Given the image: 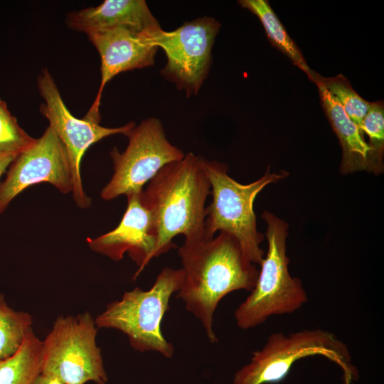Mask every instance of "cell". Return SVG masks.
I'll return each instance as SVG.
<instances>
[{
	"instance_id": "cell-1",
	"label": "cell",
	"mask_w": 384,
	"mask_h": 384,
	"mask_svg": "<svg viewBox=\"0 0 384 384\" xmlns=\"http://www.w3.org/2000/svg\"><path fill=\"white\" fill-rule=\"evenodd\" d=\"M178 255L184 275L177 297L201 321L209 341L216 343L213 324L219 302L232 292L251 291L259 270L245 257L237 240L225 232L210 239L183 243Z\"/></svg>"
},
{
	"instance_id": "cell-2",
	"label": "cell",
	"mask_w": 384,
	"mask_h": 384,
	"mask_svg": "<svg viewBox=\"0 0 384 384\" xmlns=\"http://www.w3.org/2000/svg\"><path fill=\"white\" fill-rule=\"evenodd\" d=\"M210 193L201 157L192 152L166 164L149 181L142 196L156 240L151 259L176 247L173 238L178 235H183V243L206 239V201Z\"/></svg>"
},
{
	"instance_id": "cell-3",
	"label": "cell",
	"mask_w": 384,
	"mask_h": 384,
	"mask_svg": "<svg viewBox=\"0 0 384 384\" xmlns=\"http://www.w3.org/2000/svg\"><path fill=\"white\" fill-rule=\"evenodd\" d=\"M201 163L212 194V202L206 208V239L213 238L218 231L227 233L237 240L245 257L260 265L265 257L260 247L265 236L257 228L254 201L265 187L286 178L289 173H270L268 168L259 179L242 184L228 175L226 164L202 157Z\"/></svg>"
},
{
	"instance_id": "cell-4",
	"label": "cell",
	"mask_w": 384,
	"mask_h": 384,
	"mask_svg": "<svg viewBox=\"0 0 384 384\" xmlns=\"http://www.w3.org/2000/svg\"><path fill=\"white\" fill-rule=\"evenodd\" d=\"M262 218L267 225V252L250 295L235 311L237 326L247 330L272 316L292 314L308 301L301 279L290 275L287 255L289 225L268 210Z\"/></svg>"
},
{
	"instance_id": "cell-5",
	"label": "cell",
	"mask_w": 384,
	"mask_h": 384,
	"mask_svg": "<svg viewBox=\"0 0 384 384\" xmlns=\"http://www.w3.org/2000/svg\"><path fill=\"white\" fill-rule=\"evenodd\" d=\"M183 275L182 268H163L149 290L135 287L126 292L120 300L107 304L95 319L97 327L122 331L136 351H154L171 358L174 346L164 338L161 323L169 309L171 295L181 287Z\"/></svg>"
},
{
	"instance_id": "cell-6",
	"label": "cell",
	"mask_w": 384,
	"mask_h": 384,
	"mask_svg": "<svg viewBox=\"0 0 384 384\" xmlns=\"http://www.w3.org/2000/svg\"><path fill=\"white\" fill-rule=\"evenodd\" d=\"M322 356L343 370L345 383L358 377L346 344L331 332L321 329H304L285 334L273 333L263 347L252 353L250 363L235 374L233 384H265L282 380L298 360Z\"/></svg>"
},
{
	"instance_id": "cell-7",
	"label": "cell",
	"mask_w": 384,
	"mask_h": 384,
	"mask_svg": "<svg viewBox=\"0 0 384 384\" xmlns=\"http://www.w3.org/2000/svg\"><path fill=\"white\" fill-rule=\"evenodd\" d=\"M97 330L89 312L58 316L42 341L41 373L64 384H107L108 376L96 343Z\"/></svg>"
},
{
	"instance_id": "cell-8",
	"label": "cell",
	"mask_w": 384,
	"mask_h": 384,
	"mask_svg": "<svg viewBox=\"0 0 384 384\" xmlns=\"http://www.w3.org/2000/svg\"><path fill=\"white\" fill-rule=\"evenodd\" d=\"M126 136L125 150L120 152L114 147L110 151L114 173L100 193L105 201L141 192L161 168L185 155L169 142L161 121L155 117L142 120Z\"/></svg>"
},
{
	"instance_id": "cell-9",
	"label": "cell",
	"mask_w": 384,
	"mask_h": 384,
	"mask_svg": "<svg viewBox=\"0 0 384 384\" xmlns=\"http://www.w3.org/2000/svg\"><path fill=\"white\" fill-rule=\"evenodd\" d=\"M220 26L214 18L203 16L172 31L161 29L149 38L151 45L166 53L162 76L187 97L198 94L210 72L212 48Z\"/></svg>"
},
{
	"instance_id": "cell-10",
	"label": "cell",
	"mask_w": 384,
	"mask_h": 384,
	"mask_svg": "<svg viewBox=\"0 0 384 384\" xmlns=\"http://www.w3.org/2000/svg\"><path fill=\"white\" fill-rule=\"evenodd\" d=\"M37 85L44 102L40 112L64 144L73 175V196L80 208H87L91 199L85 194L80 176V163L87 149L103 138L126 134L136 125L134 122L119 127H105L100 123L74 117L67 108L53 78L44 68L37 78Z\"/></svg>"
},
{
	"instance_id": "cell-11",
	"label": "cell",
	"mask_w": 384,
	"mask_h": 384,
	"mask_svg": "<svg viewBox=\"0 0 384 384\" xmlns=\"http://www.w3.org/2000/svg\"><path fill=\"white\" fill-rule=\"evenodd\" d=\"M41 182L50 183L63 193L73 191L67 150L50 125L11 164L6 178L0 183V214L24 189Z\"/></svg>"
},
{
	"instance_id": "cell-12",
	"label": "cell",
	"mask_w": 384,
	"mask_h": 384,
	"mask_svg": "<svg viewBox=\"0 0 384 384\" xmlns=\"http://www.w3.org/2000/svg\"><path fill=\"white\" fill-rule=\"evenodd\" d=\"M100 57L101 80L98 92L85 119L100 123V107L104 87L115 75L154 64L158 48L151 45L152 35L123 28H112L87 34Z\"/></svg>"
},
{
	"instance_id": "cell-13",
	"label": "cell",
	"mask_w": 384,
	"mask_h": 384,
	"mask_svg": "<svg viewBox=\"0 0 384 384\" xmlns=\"http://www.w3.org/2000/svg\"><path fill=\"white\" fill-rule=\"evenodd\" d=\"M142 191L126 196L127 209L114 229L87 240L92 250L114 261L120 260L124 254L128 252L138 266L134 279L152 260L151 255L156 242L151 232V215L142 200Z\"/></svg>"
},
{
	"instance_id": "cell-14",
	"label": "cell",
	"mask_w": 384,
	"mask_h": 384,
	"mask_svg": "<svg viewBox=\"0 0 384 384\" xmlns=\"http://www.w3.org/2000/svg\"><path fill=\"white\" fill-rule=\"evenodd\" d=\"M65 23L70 28L86 34L123 28L154 35L161 30L144 0H105L97 6L67 14Z\"/></svg>"
},
{
	"instance_id": "cell-15",
	"label": "cell",
	"mask_w": 384,
	"mask_h": 384,
	"mask_svg": "<svg viewBox=\"0 0 384 384\" xmlns=\"http://www.w3.org/2000/svg\"><path fill=\"white\" fill-rule=\"evenodd\" d=\"M314 83L318 87L322 107L341 146L340 172L342 174L360 171L375 174L382 173L383 167L374 159L372 150L360 128L322 84L317 81Z\"/></svg>"
},
{
	"instance_id": "cell-16",
	"label": "cell",
	"mask_w": 384,
	"mask_h": 384,
	"mask_svg": "<svg viewBox=\"0 0 384 384\" xmlns=\"http://www.w3.org/2000/svg\"><path fill=\"white\" fill-rule=\"evenodd\" d=\"M42 363L43 343L31 329L19 350L0 361V384H33L41 374Z\"/></svg>"
},
{
	"instance_id": "cell-17",
	"label": "cell",
	"mask_w": 384,
	"mask_h": 384,
	"mask_svg": "<svg viewBox=\"0 0 384 384\" xmlns=\"http://www.w3.org/2000/svg\"><path fill=\"white\" fill-rule=\"evenodd\" d=\"M238 4L258 17L267 36L273 46L287 55L293 64L309 77L311 70L301 50L287 33L267 0H240Z\"/></svg>"
},
{
	"instance_id": "cell-18",
	"label": "cell",
	"mask_w": 384,
	"mask_h": 384,
	"mask_svg": "<svg viewBox=\"0 0 384 384\" xmlns=\"http://www.w3.org/2000/svg\"><path fill=\"white\" fill-rule=\"evenodd\" d=\"M32 324L30 314L11 308L0 293V361L11 358L19 350Z\"/></svg>"
},
{
	"instance_id": "cell-19",
	"label": "cell",
	"mask_w": 384,
	"mask_h": 384,
	"mask_svg": "<svg viewBox=\"0 0 384 384\" xmlns=\"http://www.w3.org/2000/svg\"><path fill=\"white\" fill-rule=\"evenodd\" d=\"M308 78L313 82L317 81L322 84L361 130L363 119L369 110L370 102L362 98L353 90L344 75L339 74L335 77L326 78L312 70Z\"/></svg>"
},
{
	"instance_id": "cell-20",
	"label": "cell",
	"mask_w": 384,
	"mask_h": 384,
	"mask_svg": "<svg viewBox=\"0 0 384 384\" xmlns=\"http://www.w3.org/2000/svg\"><path fill=\"white\" fill-rule=\"evenodd\" d=\"M36 140L19 126L6 102L0 98V155H18Z\"/></svg>"
},
{
	"instance_id": "cell-21",
	"label": "cell",
	"mask_w": 384,
	"mask_h": 384,
	"mask_svg": "<svg viewBox=\"0 0 384 384\" xmlns=\"http://www.w3.org/2000/svg\"><path fill=\"white\" fill-rule=\"evenodd\" d=\"M363 133L369 139L368 146L375 161L383 167L384 153V105L383 100L370 102L368 112L363 119Z\"/></svg>"
},
{
	"instance_id": "cell-22",
	"label": "cell",
	"mask_w": 384,
	"mask_h": 384,
	"mask_svg": "<svg viewBox=\"0 0 384 384\" xmlns=\"http://www.w3.org/2000/svg\"><path fill=\"white\" fill-rule=\"evenodd\" d=\"M18 155H0V178Z\"/></svg>"
},
{
	"instance_id": "cell-23",
	"label": "cell",
	"mask_w": 384,
	"mask_h": 384,
	"mask_svg": "<svg viewBox=\"0 0 384 384\" xmlns=\"http://www.w3.org/2000/svg\"><path fill=\"white\" fill-rule=\"evenodd\" d=\"M33 384H64L55 378L39 374Z\"/></svg>"
}]
</instances>
